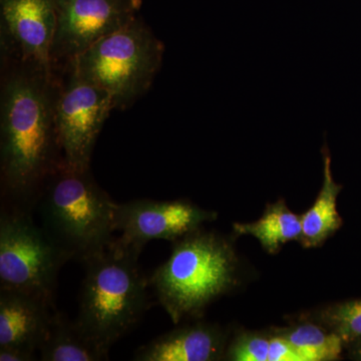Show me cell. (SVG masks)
I'll return each instance as SVG.
<instances>
[{
  "label": "cell",
  "mask_w": 361,
  "mask_h": 361,
  "mask_svg": "<svg viewBox=\"0 0 361 361\" xmlns=\"http://www.w3.org/2000/svg\"><path fill=\"white\" fill-rule=\"evenodd\" d=\"M270 337L262 334H240L226 348L225 360L232 361H268Z\"/></svg>",
  "instance_id": "cell-18"
},
{
  "label": "cell",
  "mask_w": 361,
  "mask_h": 361,
  "mask_svg": "<svg viewBox=\"0 0 361 361\" xmlns=\"http://www.w3.org/2000/svg\"><path fill=\"white\" fill-rule=\"evenodd\" d=\"M323 184L317 198L310 210L301 216L302 234L301 245L304 248L322 246L329 237L338 231L343 224L337 211V197L341 185L334 180L331 173V157L326 144L322 148Z\"/></svg>",
  "instance_id": "cell-14"
},
{
  "label": "cell",
  "mask_w": 361,
  "mask_h": 361,
  "mask_svg": "<svg viewBox=\"0 0 361 361\" xmlns=\"http://www.w3.org/2000/svg\"><path fill=\"white\" fill-rule=\"evenodd\" d=\"M116 204L90 169L61 163L45 183L37 208L40 227L49 239L68 261L84 263L113 241Z\"/></svg>",
  "instance_id": "cell-3"
},
{
  "label": "cell",
  "mask_w": 361,
  "mask_h": 361,
  "mask_svg": "<svg viewBox=\"0 0 361 361\" xmlns=\"http://www.w3.org/2000/svg\"><path fill=\"white\" fill-rule=\"evenodd\" d=\"M303 361H332L341 358L344 342L331 330L306 323L280 331Z\"/></svg>",
  "instance_id": "cell-16"
},
{
  "label": "cell",
  "mask_w": 361,
  "mask_h": 361,
  "mask_svg": "<svg viewBox=\"0 0 361 361\" xmlns=\"http://www.w3.org/2000/svg\"><path fill=\"white\" fill-rule=\"evenodd\" d=\"M68 261L32 214L0 209V290L30 294L56 307L59 271Z\"/></svg>",
  "instance_id": "cell-6"
},
{
  "label": "cell",
  "mask_w": 361,
  "mask_h": 361,
  "mask_svg": "<svg viewBox=\"0 0 361 361\" xmlns=\"http://www.w3.org/2000/svg\"><path fill=\"white\" fill-rule=\"evenodd\" d=\"M141 252L114 239L84 262L75 320L104 348L110 349L149 310V281L137 262Z\"/></svg>",
  "instance_id": "cell-2"
},
{
  "label": "cell",
  "mask_w": 361,
  "mask_h": 361,
  "mask_svg": "<svg viewBox=\"0 0 361 361\" xmlns=\"http://www.w3.org/2000/svg\"><path fill=\"white\" fill-rule=\"evenodd\" d=\"M164 51L161 40L137 16L68 63L106 90L115 110H125L151 87Z\"/></svg>",
  "instance_id": "cell-5"
},
{
  "label": "cell",
  "mask_w": 361,
  "mask_h": 361,
  "mask_svg": "<svg viewBox=\"0 0 361 361\" xmlns=\"http://www.w3.org/2000/svg\"><path fill=\"white\" fill-rule=\"evenodd\" d=\"M172 253L149 280L159 302L178 324L203 314L237 284V257L229 241L197 229L173 242Z\"/></svg>",
  "instance_id": "cell-4"
},
{
  "label": "cell",
  "mask_w": 361,
  "mask_h": 361,
  "mask_svg": "<svg viewBox=\"0 0 361 361\" xmlns=\"http://www.w3.org/2000/svg\"><path fill=\"white\" fill-rule=\"evenodd\" d=\"M320 319L344 344L361 338V299L337 303L323 310Z\"/></svg>",
  "instance_id": "cell-17"
},
{
  "label": "cell",
  "mask_w": 361,
  "mask_h": 361,
  "mask_svg": "<svg viewBox=\"0 0 361 361\" xmlns=\"http://www.w3.org/2000/svg\"><path fill=\"white\" fill-rule=\"evenodd\" d=\"M61 66L63 78L56 77L54 122L63 164L87 170L97 137L115 106L106 90L82 77L71 63Z\"/></svg>",
  "instance_id": "cell-7"
},
{
  "label": "cell",
  "mask_w": 361,
  "mask_h": 361,
  "mask_svg": "<svg viewBox=\"0 0 361 361\" xmlns=\"http://www.w3.org/2000/svg\"><path fill=\"white\" fill-rule=\"evenodd\" d=\"M349 349V356L353 360H361V338L346 344Z\"/></svg>",
  "instance_id": "cell-21"
},
{
  "label": "cell",
  "mask_w": 361,
  "mask_h": 361,
  "mask_svg": "<svg viewBox=\"0 0 361 361\" xmlns=\"http://www.w3.org/2000/svg\"><path fill=\"white\" fill-rule=\"evenodd\" d=\"M37 351L20 348V346H4L0 348V361H33L37 360Z\"/></svg>",
  "instance_id": "cell-20"
},
{
  "label": "cell",
  "mask_w": 361,
  "mask_h": 361,
  "mask_svg": "<svg viewBox=\"0 0 361 361\" xmlns=\"http://www.w3.org/2000/svg\"><path fill=\"white\" fill-rule=\"evenodd\" d=\"M268 361H303L296 349L285 337L277 336L270 337Z\"/></svg>",
  "instance_id": "cell-19"
},
{
  "label": "cell",
  "mask_w": 361,
  "mask_h": 361,
  "mask_svg": "<svg viewBox=\"0 0 361 361\" xmlns=\"http://www.w3.org/2000/svg\"><path fill=\"white\" fill-rule=\"evenodd\" d=\"M2 30L18 61L54 70L51 49L56 35V0H0Z\"/></svg>",
  "instance_id": "cell-10"
},
{
  "label": "cell",
  "mask_w": 361,
  "mask_h": 361,
  "mask_svg": "<svg viewBox=\"0 0 361 361\" xmlns=\"http://www.w3.org/2000/svg\"><path fill=\"white\" fill-rule=\"evenodd\" d=\"M226 334L219 327L195 323L178 327L141 346L135 361H214L223 360Z\"/></svg>",
  "instance_id": "cell-11"
},
{
  "label": "cell",
  "mask_w": 361,
  "mask_h": 361,
  "mask_svg": "<svg viewBox=\"0 0 361 361\" xmlns=\"http://www.w3.org/2000/svg\"><path fill=\"white\" fill-rule=\"evenodd\" d=\"M110 349L104 348L80 324L54 310L47 338L39 349L42 361H104Z\"/></svg>",
  "instance_id": "cell-13"
},
{
  "label": "cell",
  "mask_w": 361,
  "mask_h": 361,
  "mask_svg": "<svg viewBox=\"0 0 361 361\" xmlns=\"http://www.w3.org/2000/svg\"><path fill=\"white\" fill-rule=\"evenodd\" d=\"M216 218L217 213L186 200L139 199L116 204L115 230L123 244L142 251L153 240L177 241Z\"/></svg>",
  "instance_id": "cell-9"
},
{
  "label": "cell",
  "mask_w": 361,
  "mask_h": 361,
  "mask_svg": "<svg viewBox=\"0 0 361 361\" xmlns=\"http://www.w3.org/2000/svg\"><path fill=\"white\" fill-rule=\"evenodd\" d=\"M237 235H252L260 242L268 253L275 254L287 242L299 241L302 234L301 216L289 210L283 201L271 204L256 222L250 224L235 223Z\"/></svg>",
  "instance_id": "cell-15"
},
{
  "label": "cell",
  "mask_w": 361,
  "mask_h": 361,
  "mask_svg": "<svg viewBox=\"0 0 361 361\" xmlns=\"http://www.w3.org/2000/svg\"><path fill=\"white\" fill-rule=\"evenodd\" d=\"M54 70L23 63L6 73L0 99V208L32 214L49 176L63 163Z\"/></svg>",
  "instance_id": "cell-1"
},
{
  "label": "cell",
  "mask_w": 361,
  "mask_h": 361,
  "mask_svg": "<svg viewBox=\"0 0 361 361\" xmlns=\"http://www.w3.org/2000/svg\"><path fill=\"white\" fill-rule=\"evenodd\" d=\"M54 68L66 65L137 16L142 0H56Z\"/></svg>",
  "instance_id": "cell-8"
},
{
  "label": "cell",
  "mask_w": 361,
  "mask_h": 361,
  "mask_svg": "<svg viewBox=\"0 0 361 361\" xmlns=\"http://www.w3.org/2000/svg\"><path fill=\"white\" fill-rule=\"evenodd\" d=\"M54 308L39 297L0 290V348L39 351L49 334Z\"/></svg>",
  "instance_id": "cell-12"
}]
</instances>
